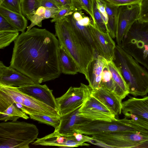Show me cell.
I'll list each match as a JSON object with an SVG mask.
<instances>
[{
	"instance_id": "1",
	"label": "cell",
	"mask_w": 148,
	"mask_h": 148,
	"mask_svg": "<svg viewBox=\"0 0 148 148\" xmlns=\"http://www.w3.org/2000/svg\"><path fill=\"white\" fill-rule=\"evenodd\" d=\"M59 45L55 34L45 29L32 27L14 41L10 66L35 83L54 80L61 73Z\"/></svg>"
},
{
	"instance_id": "2",
	"label": "cell",
	"mask_w": 148,
	"mask_h": 148,
	"mask_svg": "<svg viewBox=\"0 0 148 148\" xmlns=\"http://www.w3.org/2000/svg\"><path fill=\"white\" fill-rule=\"evenodd\" d=\"M55 35L76 62L79 73L88 77V66L95 54V49L72 27L66 17L55 23Z\"/></svg>"
},
{
	"instance_id": "3",
	"label": "cell",
	"mask_w": 148,
	"mask_h": 148,
	"mask_svg": "<svg viewBox=\"0 0 148 148\" xmlns=\"http://www.w3.org/2000/svg\"><path fill=\"white\" fill-rule=\"evenodd\" d=\"M113 61L126 83L129 94L134 97L146 96L148 93V71L132 57L116 45Z\"/></svg>"
},
{
	"instance_id": "4",
	"label": "cell",
	"mask_w": 148,
	"mask_h": 148,
	"mask_svg": "<svg viewBox=\"0 0 148 148\" xmlns=\"http://www.w3.org/2000/svg\"><path fill=\"white\" fill-rule=\"evenodd\" d=\"M34 124L17 121L0 123V148H29L38 138Z\"/></svg>"
},
{
	"instance_id": "5",
	"label": "cell",
	"mask_w": 148,
	"mask_h": 148,
	"mask_svg": "<svg viewBox=\"0 0 148 148\" xmlns=\"http://www.w3.org/2000/svg\"><path fill=\"white\" fill-rule=\"evenodd\" d=\"M120 46L148 71V22H135Z\"/></svg>"
},
{
	"instance_id": "6",
	"label": "cell",
	"mask_w": 148,
	"mask_h": 148,
	"mask_svg": "<svg viewBox=\"0 0 148 148\" xmlns=\"http://www.w3.org/2000/svg\"><path fill=\"white\" fill-rule=\"evenodd\" d=\"M73 130L75 132L89 136L115 132H139L144 134L147 132L146 130L125 117L121 119L116 118L110 121L91 120L74 126Z\"/></svg>"
},
{
	"instance_id": "7",
	"label": "cell",
	"mask_w": 148,
	"mask_h": 148,
	"mask_svg": "<svg viewBox=\"0 0 148 148\" xmlns=\"http://www.w3.org/2000/svg\"><path fill=\"white\" fill-rule=\"evenodd\" d=\"M90 137L103 147L148 148V136L139 132H115Z\"/></svg>"
},
{
	"instance_id": "8",
	"label": "cell",
	"mask_w": 148,
	"mask_h": 148,
	"mask_svg": "<svg viewBox=\"0 0 148 148\" xmlns=\"http://www.w3.org/2000/svg\"><path fill=\"white\" fill-rule=\"evenodd\" d=\"M3 92L17 107L29 115L32 114L59 116L58 111L43 102L20 91L17 87L0 86Z\"/></svg>"
},
{
	"instance_id": "9",
	"label": "cell",
	"mask_w": 148,
	"mask_h": 148,
	"mask_svg": "<svg viewBox=\"0 0 148 148\" xmlns=\"http://www.w3.org/2000/svg\"><path fill=\"white\" fill-rule=\"evenodd\" d=\"M92 90L89 85L81 83L79 87L71 86L64 95L56 98L60 116L82 106L91 96Z\"/></svg>"
},
{
	"instance_id": "10",
	"label": "cell",
	"mask_w": 148,
	"mask_h": 148,
	"mask_svg": "<svg viewBox=\"0 0 148 148\" xmlns=\"http://www.w3.org/2000/svg\"><path fill=\"white\" fill-rule=\"evenodd\" d=\"M122 112L125 117L148 130V96L142 98L130 97L122 102Z\"/></svg>"
},
{
	"instance_id": "11",
	"label": "cell",
	"mask_w": 148,
	"mask_h": 148,
	"mask_svg": "<svg viewBox=\"0 0 148 148\" xmlns=\"http://www.w3.org/2000/svg\"><path fill=\"white\" fill-rule=\"evenodd\" d=\"M140 3L120 6L116 23V41L120 46L124 37L134 23L138 20Z\"/></svg>"
},
{
	"instance_id": "12",
	"label": "cell",
	"mask_w": 148,
	"mask_h": 148,
	"mask_svg": "<svg viewBox=\"0 0 148 148\" xmlns=\"http://www.w3.org/2000/svg\"><path fill=\"white\" fill-rule=\"evenodd\" d=\"M87 27L98 54L108 61H113L115 58V51L116 45L109 33L101 31L93 22H91Z\"/></svg>"
},
{
	"instance_id": "13",
	"label": "cell",
	"mask_w": 148,
	"mask_h": 148,
	"mask_svg": "<svg viewBox=\"0 0 148 148\" xmlns=\"http://www.w3.org/2000/svg\"><path fill=\"white\" fill-rule=\"evenodd\" d=\"M79 114L92 120L112 121L115 116L103 103L91 96L79 109Z\"/></svg>"
},
{
	"instance_id": "14",
	"label": "cell",
	"mask_w": 148,
	"mask_h": 148,
	"mask_svg": "<svg viewBox=\"0 0 148 148\" xmlns=\"http://www.w3.org/2000/svg\"><path fill=\"white\" fill-rule=\"evenodd\" d=\"M35 83L31 78L0 62V86L18 87Z\"/></svg>"
},
{
	"instance_id": "15",
	"label": "cell",
	"mask_w": 148,
	"mask_h": 148,
	"mask_svg": "<svg viewBox=\"0 0 148 148\" xmlns=\"http://www.w3.org/2000/svg\"><path fill=\"white\" fill-rule=\"evenodd\" d=\"M21 91L32 96L57 110L56 98L53 94V90L46 84L39 83L17 87ZM58 111V110H57Z\"/></svg>"
},
{
	"instance_id": "16",
	"label": "cell",
	"mask_w": 148,
	"mask_h": 148,
	"mask_svg": "<svg viewBox=\"0 0 148 148\" xmlns=\"http://www.w3.org/2000/svg\"><path fill=\"white\" fill-rule=\"evenodd\" d=\"M81 106L65 115L60 116L59 125L55 129L54 131L62 136H72L75 132L73 130L74 126L81 125L92 120L79 114V109Z\"/></svg>"
},
{
	"instance_id": "17",
	"label": "cell",
	"mask_w": 148,
	"mask_h": 148,
	"mask_svg": "<svg viewBox=\"0 0 148 148\" xmlns=\"http://www.w3.org/2000/svg\"><path fill=\"white\" fill-rule=\"evenodd\" d=\"M91 96L103 103L115 116L121 114L122 100L113 92L100 86L92 90Z\"/></svg>"
},
{
	"instance_id": "18",
	"label": "cell",
	"mask_w": 148,
	"mask_h": 148,
	"mask_svg": "<svg viewBox=\"0 0 148 148\" xmlns=\"http://www.w3.org/2000/svg\"><path fill=\"white\" fill-rule=\"evenodd\" d=\"M20 118L27 119L29 117L0 90V120L4 121H16Z\"/></svg>"
},
{
	"instance_id": "19",
	"label": "cell",
	"mask_w": 148,
	"mask_h": 148,
	"mask_svg": "<svg viewBox=\"0 0 148 148\" xmlns=\"http://www.w3.org/2000/svg\"><path fill=\"white\" fill-rule=\"evenodd\" d=\"M108 62L103 57L97 53L89 65L86 79L92 89L100 87L103 70Z\"/></svg>"
},
{
	"instance_id": "20",
	"label": "cell",
	"mask_w": 148,
	"mask_h": 148,
	"mask_svg": "<svg viewBox=\"0 0 148 148\" xmlns=\"http://www.w3.org/2000/svg\"><path fill=\"white\" fill-rule=\"evenodd\" d=\"M108 66L115 85L114 94L122 100L129 94L128 86L114 61H108Z\"/></svg>"
},
{
	"instance_id": "21",
	"label": "cell",
	"mask_w": 148,
	"mask_h": 148,
	"mask_svg": "<svg viewBox=\"0 0 148 148\" xmlns=\"http://www.w3.org/2000/svg\"><path fill=\"white\" fill-rule=\"evenodd\" d=\"M58 58L61 73L73 75L79 73V68L75 62L65 49L60 45Z\"/></svg>"
},
{
	"instance_id": "22",
	"label": "cell",
	"mask_w": 148,
	"mask_h": 148,
	"mask_svg": "<svg viewBox=\"0 0 148 148\" xmlns=\"http://www.w3.org/2000/svg\"><path fill=\"white\" fill-rule=\"evenodd\" d=\"M0 14L5 18L18 31L23 32L27 27V21L22 14L9 10L0 6Z\"/></svg>"
},
{
	"instance_id": "23",
	"label": "cell",
	"mask_w": 148,
	"mask_h": 148,
	"mask_svg": "<svg viewBox=\"0 0 148 148\" xmlns=\"http://www.w3.org/2000/svg\"><path fill=\"white\" fill-rule=\"evenodd\" d=\"M104 1L108 16L106 27L110 36L114 39L116 37V20L119 6L113 5L104 0Z\"/></svg>"
},
{
	"instance_id": "24",
	"label": "cell",
	"mask_w": 148,
	"mask_h": 148,
	"mask_svg": "<svg viewBox=\"0 0 148 148\" xmlns=\"http://www.w3.org/2000/svg\"><path fill=\"white\" fill-rule=\"evenodd\" d=\"M66 18L73 28L84 38L97 52L95 45L88 27L80 24L78 21L73 17L72 14L68 16Z\"/></svg>"
},
{
	"instance_id": "25",
	"label": "cell",
	"mask_w": 148,
	"mask_h": 148,
	"mask_svg": "<svg viewBox=\"0 0 148 148\" xmlns=\"http://www.w3.org/2000/svg\"><path fill=\"white\" fill-rule=\"evenodd\" d=\"M71 6L75 11L84 10L90 16L95 23L93 11V0H71Z\"/></svg>"
},
{
	"instance_id": "26",
	"label": "cell",
	"mask_w": 148,
	"mask_h": 148,
	"mask_svg": "<svg viewBox=\"0 0 148 148\" xmlns=\"http://www.w3.org/2000/svg\"><path fill=\"white\" fill-rule=\"evenodd\" d=\"M41 0H23L21 3L22 14L29 20L41 6Z\"/></svg>"
},
{
	"instance_id": "27",
	"label": "cell",
	"mask_w": 148,
	"mask_h": 148,
	"mask_svg": "<svg viewBox=\"0 0 148 148\" xmlns=\"http://www.w3.org/2000/svg\"><path fill=\"white\" fill-rule=\"evenodd\" d=\"M100 86L103 87L114 94L115 85L108 63L103 69Z\"/></svg>"
},
{
	"instance_id": "28",
	"label": "cell",
	"mask_w": 148,
	"mask_h": 148,
	"mask_svg": "<svg viewBox=\"0 0 148 148\" xmlns=\"http://www.w3.org/2000/svg\"><path fill=\"white\" fill-rule=\"evenodd\" d=\"M29 115L31 119L40 123L52 126L55 129L57 128L60 124V116L52 117L45 115L36 114H32Z\"/></svg>"
},
{
	"instance_id": "29",
	"label": "cell",
	"mask_w": 148,
	"mask_h": 148,
	"mask_svg": "<svg viewBox=\"0 0 148 148\" xmlns=\"http://www.w3.org/2000/svg\"><path fill=\"white\" fill-rule=\"evenodd\" d=\"M19 34V31H0V49L9 46L17 39Z\"/></svg>"
},
{
	"instance_id": "30",
	"label": "cell",
	"mask_w": 148,
	"mask_h": 148,
	"mask_svg": "<svg viewBox=\"0 0 148 148\" xmlns=\"http://www.w3.org/2000/svg\"><path fill=\"white\" fill-rule=\"evenodd\" d=\"M45 10V8L42 6H40L38 8L35 14L29 19L31 24L27 27V31H29L35 25L42 27V21L45 19L44 14Z\"/></svg>"
},
{
	"instance_id": "31",
	"label": "cell",
	"mask_w": 148,
	"mask_h": 148,
	"mask_svg": "<svg viewBox=\"0 0 148 148\" xmlns=\"http://www.w3.org/2000/svg\"><path fill=\"white\" fill-rule=\"evenodd\" d=\"M93 11L95 23V25L100 30L108 33L106 25L97 7L96 0H93Z\"/></svg>"
},
{
	"instance_id": "32",
	"label": "cell",
	"mask_w": 148,
	"mask_h": 148,
	"mask_svg": "<svg viewBox=\"0 0 148 148\" xmlns=\"http://www.w3.org/2000/svg\"><path fill=\"white\" fill-rule=\"evenodd\" d=\"M0 6L10 11L22 14L21 0H1Z\"/></svg>"
},
{
	"instance_id": "33",
	"label": "cell",
	"mask_w": 148,
	"mask_h": 148,
	"mask_svg": "<svg viewBox=\"0 0 148 148\" xmlns=\"http://www.w3.org/2000/svg\"><path fill=\"white\" fill-rule=\"evenodd\" d=\"M75 11L71 6H63L57 13L55 17L51 20V23L55 22L61 20L68 16L72 14Z\"/></svg>"
},
{
	"instance_id": "34",
	"label": "cell",
	"mask_w": 148,
	"mask_h": 148,
	"mask_svg": "<svg viewBox=\"0 0 148 148\" xmlns=\"http://www.w3.org/2000/svg\"><path fill=\"white\" fill-rule=\"evenodd\" d=\"M140 12L138 20L148 22V0H142L140 3Z\"/></svg>"
},
{
	"instance_id": "35",
	"label": "cell",
	"mask_w": 148,
	"mask_h": 148,
	"mask_svg": "<svg viewBox=\"0 0 148 148\" xmlns=\"http://www.w3.org/2000/svg\"><path fill=\"white\" fill-rule=\"evenodd\" d=\"M0 31H18L5 18L0 14Z\"/></svg>"
},
{
	"instance_id": "36",
	"label": "cell",
	"mask_w": 148,
	"mask_h": 148,
	"mask_svg": "<svg viewBox=\"0 0 148 148\" xmlns=\"http://www.w3.org/2000/svg\"><path fill=\"white\" fill-rule=\"evenodd\" d=\"M112 5L116 6L140 3L142 0H104Z\"/></svg>"
},
{
	"instance_id": "37",
	"label": "cell",
	"mask_w": 148,
	"mask_h": 148,
	"mask_svg": "<svg viewBox=\"0 0 148 148\" xmlns=\"http://www.w3.org/2000/svg\"><path fill=\"white\" fill-rule=\"evenodd\" d=\"M98 8L106 25L108 21V16L106 12L104 0H96Z\"/></svg>"
},
{
	"instance_id": "38",
	"label": "cell",
	"mask_w": 148,
	"mask_h": 148,
	"mask_svg": "<svg viewBox=\"0 0 148 148\" xmlns=\"http://www.w3.org/2000/svg\"><path fill=\"white\" fill-rule=\"evenodd\" d=\"M41 6L45 8L61 9L63 6L54 0H42Z\"/></svg>"
},
{
	"instance_id": "39",
	"label": "cell",
	"mask_w": 148,
	"mask_h": 148,
	"mask_svg": "<svg viewBox=\"0 0 148 148\" xmlns=\"http://www.w3.org/2000/svg\"><path fill=\"white\" fill-rule=\"evenodd\" d=\"M61 9L45 8L44 14L45 19L54 18L56 14Z\"/></svg>"
},
{
	"instance_id": "40",
	"label": "cell",
	"mask_w": 148,
	"mask_h": 148,
	"mask_svg": "<svg viewBox=\"0 0 148 148\" xmlns=\"http://www.w3.org/2000/svg\"><path fill=\"white\" fill-rule=\"evenodd\" d=\"M81 25L87 26L91 22V21L88 17L84 16L79 21H78Z\"/></svg>"
},
{
	"instance_id": "41",
	"label": "cell",
	"mask_w": 148,
	"mask_h": 148,
	"mask_svg": "<svg viewBox=\"0 0 148 148\" xmlns=\"http://www.w3.org/2000/svg\"><path fill=\"white\" fill-rule=\"evenodd\" d=\"M62 6H71V0H60Z\"/></svg>"
},
{
	"instance_id": "42",
	"label": "cell",
	"mask_w": 148,
	"mask_h": 148,
	"mask_svg": "<svg viewBox=\"0 0 148 148\" xmlns=\"http://www.w3.org/2000/svg\"><path fill=\"white\" fill-rule=\"evenodd\" d=\"M55 0L59 4H61L62 5L60 0Z\"/></svg>"
},
{
	"instance_id": "43",
	"label": "cell",
	"mask_w": 148,
	"mask_h": 148,
	"mask_svg": "<svg viewBox=\"0 0 148 148\" xmlns=\"http://www.w3.org/2000/svg\"><path fill=\"white\" fill-rule=\"evenodd\" d=\"M23 0H21V3L22 1H23Z\"/></svg>"
},
{
	"instance_id": "44",
	"label": "cell",
	"mask_w": 148,
	"mask_h": 148,
	"mask_svg": "<svg viewBox=\"0 0 148 148\" xmlns=\"http://www.w3.org/2000/svg\"><path fill=\"white\" fill-rule=\"evenodd\" d=\"M1 0H0V1H1Z\"/></svg>"
},
{
	"instance_id": "45",
	"label": "cell",
	"mask_w": 148,
	"mask_h": 148,
	"mask_svg": "<svg viewBox=\"0 0 148 148\" xmlns=\"http://www.w3.org/2000/svg\"><path fill=\"white\" fill-rule=\"evenodd\" d=\"M41 1H42V0H41Z\"/></svg>"
}]
</instances>
